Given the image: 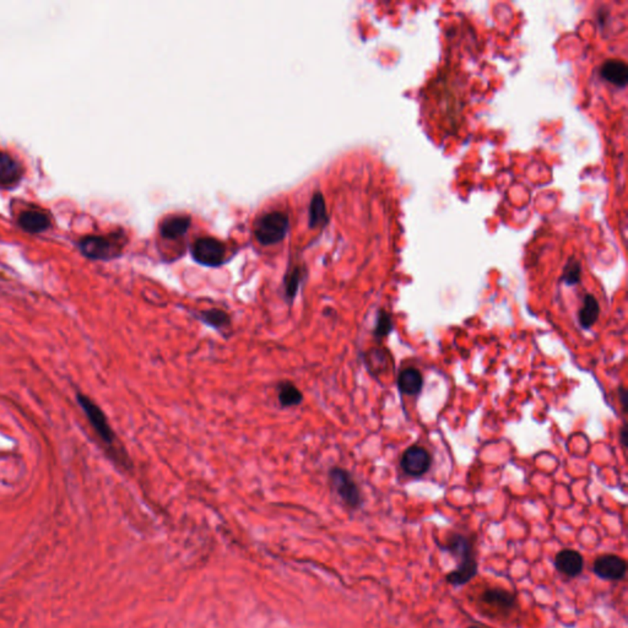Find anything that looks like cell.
<instances>
[{
  "instance_id": "cell-22",
  "label": "cell",
  "mask_w": 628,
  "mask_h": 628,
  "mask_svg": "<svg viewBox=\"0 0 628 628\" xmlns=\"http://www.w3.org/2000/svg\"><path fill=\"white\" fill-rule=\"evenodd\" d=\"M392 330H393L392 316L389 314L388 312L379 310L377 313L376 325L373 329V336L377 340H382L387 338L389 334L392 333Z\"/></svg>"
},
{
  "instance_id": "cell-14",
  "label": "cell",
  "mask_w": 628,
  "mask_h": 628,
  "mask_svg": "<svg viewBox=\"0 0 628 628\" xmlns=\"http://www.w3.org/2000/svg\"><path fill=\"white\" fill-rule=\"evenodd\" d=\"M601 77L615 86L625 88L627 84L628 70L626 63L620 59H609L602 64Z\"/></svg>"
},
{
  "instance_id": "cell-18",
  "label": "cell",
  "mask_w": 628,
  "mask_h": 628,
  "mask_svg": "<svg viewBox=\"0 0 628 628\" xmlns=\"http://www.w3.org/2000/svg\"><path fill=\"white\" fill-rule=\"evenodd\" d=\"M191 226V218L188 216H170L162 221L160 226L161 236L166 240H175L186 234Z\"/></svg>"
},
{
  "instance_id": "cell-16",
  "label": "cell",
  "mask_w": 628,
  "mask_h": 628,
  "mask_svg": "<svg viewBox=\"0 0 628 628\" xmlns=\"http://www.w3.org/2000/svg\"><path fill=\"white\" fill-rule=\"evenodd\" d=\"M305 279H306V272L301 267L289 269V272L285 275L283 289H284L285 302L287 303V306L292 307L294 305L296 297L300 292L301 285Z\"/></svg>"
},
{
  "instance_id": "cell-4",
  "label": "cell",
  "mask_w": 628,
  "mask_h": 628,
  "mask_svg": "<svg viewBox=\"0 0 628 628\" xmlns=\"http://www.w3.org/2000/svg\"><path fill=\"white\" fill-rule=\"evenodd\" d=\"M191 258L194 262L208 268H219L226 260V247L222 242L202 237L196 240L191 246Z\"/></svg>"
},
{
  "instance_id": "cell-25",
  "label": "cell",
  "mask_w": 628,
  "mask_h": 628,
  "mask_svg": "<svg viewBox=\"0 0 628 628\" xmlns=\"http://www.w3.org/2000/svg\"><path fill=\"white\" fill-rule=\"evenodd\" d=\"M618 392L621 394L620 398H621V401H622L623 410H626V390L623 388H620L618 389Z\"/></svg>"
},
{
  "instance_id": "cell-15",
  "label": "cell",
  "mask_w": 628,
  "mask_h": 628,
  "mask_svg": "<svg viewBox=\"0 0 628 628\" xmlns=\"http://www.w3.org/2000/svg\"><path fill=\"white\" fill-rule=\"evenodd\" d=\"M19 224L28 234H41L50 227L48 215L41 210L23 211L19 218Z\"/></svg>"
},
{
  "instance_id": "cell-2",
  "label": "cell",
  "mask_w": 628,
  "mask_h": 628,
  "mask_svg": "<svg viewBox=\"0 0 628 628\" xmlns=\"http://www.w3.org/2000/svg\"><path fill=\"white\" fill-rule=\"evenodd\" d=\"M329 486L338 496L345 507L349 509H360L362 507V493L354 476L349 470L341 466H332L328 471Z\"/></svg>"
},
{
  "instance_id": "cell-3",
  "label": "cell",
  "mask_w": 628,
  "mask_h": 628,
  "mask_svg": "<svg viewBox=\"0 0 628 628\" xmlns=\"http://www.w3.org/2000/svg\"><path fill=\"white\" fill-rule=\"evenodd\" d=\"M289 229V216L280 211L264 213L254 224V236L263 246H273L284 240Z\"/></svg>"
},
{
  "instance_id": "cell-24",
  "label": "cell",
  "mask_w": 628,
  "mask_h": 628,
  "mask_svg": "<svg viewBox=\"0 0 628 628\" xmlns=\"http://www.w3.org/2000/svg\"><path fill=\"white\" fill-rule=\"evenodd\" d=\"M626 439H627V428L626 426H623L621 430V443H622L623 447H626Z\"/></svg>"
},
{
  "instance_id": "cell-1",
  "label": "cell",
  "mask_w": 628,
  "mask_h": 628,
  "mask_svg": "<svg viewBox=\"0 0 628 628\" xmlns=\"http://www.w3.org/2000/svg\"><path fill=\"white\" fill-rule=\"evenodd\" d=\"M476 535H464L462 533H452L441 545L442 551L448 552L457 561L458 566L446 575V582L454 588L464 587L475 578L479 573V562L476 558Z\"/></svg>"
},
{
  "instance_id": "cell-19",
  "label": "cell",
  "mask_w": 628,
  "mask_h": 628,
  "mask_svg": "<svg viewBox=\"0 0 628 628\" xmlns=\"http://www.w3.org/2000/svg\"><path fill=\"white\" fill-rule=\"evenodd\" d=\"M600 314V306L596 297L587 294L583 300V306L579 311V323L583 329H590L596 322Z\"/></svg>"
},
{
  "instance_id": "cell-7",
  "label": "cell",
  "mask_w": 628,
  "mask_h": 628,
  "mask_svg": "<svg viewBox=\"0 0 628 628\" xmlns=\"http://www.w3.org/2000/svg\"><path fill=\"white\" fill-rule=\"evenodd\" d=\"M431 454L420 446H412L406 449L400 459L401 469L411 477L425 475L431 468Z\"/></svg>"
},
{
  "instance_id": "cell-10",
  "label": "cell",
  "mask_w": 628,
  "mask_h": 628,
  "mask_svg": "<svg viewBox=\"0 0 628 628\" xmlns=\"http://www.w3.org/2000/svg\"><path fill=\"white\" fill-rule=\"evenodd\" d=\"M553 563H555V569L569 578L578 577L584 569V558L582 556V553L572 550V549H563L561 551L558 552Z\"/></svg>"
},
{
  "instance_id": "cell-20",
  "label": "cell",
  "mask_w": 628,
  "mask_h": 628,
  "mask_svg": "<svg viewBox=\"0 0 628 628\" xmlns=\"http://www.w3.org/2000/svg\"><path fill=\"white\" fill-rule=\"evenodd\" d=\"M365 363L372 376H379L387 371L389 366V356L383 349H371L365 354Z\"/></svg>"
},
{
  "instance_id": "cell-8",
  "label": "cell",
  "mask_w": 628,
  "mask_h": 628,
  "mask_svg": "<svg viewBox=\"0 0 628 628\" xmlns=\"http://www.w3.org/2000/svg\"><path fill=\"white\" fill-rule=\"evenodd\" d=\"M593 572L602 580L618 582L626 577L627 562L618 555H601L593 563Z\"/></svg>"
},
{
  "instance_id": "cell-6",
  "label": "cell",
  "mask_w": 628,
  "mask_h": 628,
  "mask_svg": "<svg viewBox=\"0 0 628 628\" xmlns=\"http://www.w3.org/2000/svg\"><path fill=\"white\" fill-rule=\"evenodd\" d=\"M77 401H79V404L82 405L85 415L88 416V420L90 421L91 426L95 428L96 433L99 435V437L106 444L112 446L115 441V432L112 430L110 422L99 405L95 404L93 400L82 394L77 395Z\"/></svg>"
},
{
  "instance_id": "cell-5",
  "label": "cell",
  "mask_w": 628,
  "mask_h": 628,
  "mask_svg": "<svg viewBox=\"0 0 628 628\" xmlns=\"http://www.w3.org/2000/svg\"><path fill=\"white\" fill-rule=\"evenodd\" d=\"M79 247L85 257L95 260H111L122 254V245L112 237L88 236L80 242Z\"/></svg>"
},
{
  "instance_id": "cell-23",
  "label": "cell",
  "mask_w": 628,
  "mask_h": 628,
  "mask_svg": "<svg viewBox=\"0 0 628 628\" xmlns=\"http://www.w3.org/2000/svg\"><path fill=\"white\" fill-rule=\"evenodd\" d=\"M580 278H582L580 263H579L578 260L571 259V260L567 263V265H566L564 270H563V283L566 285H569V286H574V285L580 283Z\"/></svg>"
},
{
  "instance_id": "cell-11",
  "label": "cell",
  "mask_w": 628,
  "mask_h": 628,
  "mask_svg": "<svg viewBox=\"0 0 628 628\" xmlns=\"http://www.w3.org/2000/svg\"><path fill=\"white\" fill-rule=\"evenodd\" d=\"M480 600L503 612H509L517 607V596L502 588H488L481 594Z\"/></svg>"
},
{
  "instance_id": "cell-17",
  "label": "cell",
  "mask_w": 628,
  "mask_h": 628,
  "mask_svg": "<svg viewBox=\"0 0 628 628\" xmlns=\"http://www.w3.org/2000/svg\"><path fill=\"white\" fill-rule=\"evenodd\" d=\"M398 387L405 395H417L424 387V378L421 372L412 367L400 372Z\"/></svg>"
},
{
  "instance_id": "cell-26",
  "label": "cell",
  "mask_w": 628,
  "mask_h": 628,
  "mask_svg": "<svg viewBox=\"0 0 628 628\" xmlns=\"http://www.w3.org/2000/svg\"><path fill=\"white\" fill-rule=\"evenodd\" d=\"M468 628H480V627H477V626H470V627H468Z\"/></svg>"
},
{
  "instance_id": "cell-13",
  "label": "cell",
  "mask_w": 628,
  "mask_h": 628,
  "mask_svg": "<svg viewBox=\"0 0 628 628\" xmlns=\"http://www.w3.org/2000/svg\"><path fill=\"white\" fill-rule=\"evenodd\" d=\"M276 398L281 409H291L300 406L303 403L305 395L295 383L284 379L276 384Z\"/></svg>"
},
{
  "instance_id": "cell-12",
  "label": "cell",
  "mask_w": 628,
  "mask_h": 628,
  "mask_svg": "<svg viewBox=\"0 0 628 628\" xmlns=\"http://www.w3.org/2000/svg\"><path fill=\"white\" fill-rule=\"evenodd\" d=\"M23 175V169L19 161L9 153H0V187L9 188L17 186Z\"/></svg>"
},
{
  "instance_id": "cell-21",
  "label": "cell",
  "mask_w": 628,
  "mask_h": 628,
  "mask_svg": "<svg viewBox=\"0 0 628 628\" xmlns=\"http://www.w3.org/2000/svg\"><path fill=\"white\" fill-rule=\"evenodd\" d=\"M328 220L327 218V209H325V202L321 193H316L314 197L312 198L311 205H310V226L316 227L318 225H322Z\"/></svg>"
},
{
  "instance_id": "cell-9",
  "label": "cell",
  "mask_w": 628,
  "mask_h": 628,
  "mask_svg": "<svg viewBox=\"0 0 628 628\" xmlns=\"http://www.w3.org/2000/svg\"><path fill=\"white\" fill-rule=\"evenodd\" d=\"M191 317L204 324L205 327L216 330L224 338L229 339L232 329V317L229 312L221 308H209L200 311H191Z\"/></svg>"
}]
</instances>
